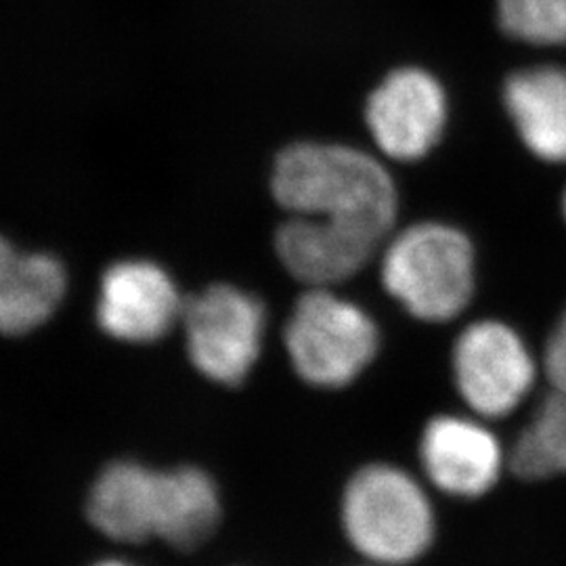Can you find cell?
Returning <instances> with one entry per match:
<instances>
[{
    "label": "cell",
    "mask_w": 566,
    "mask_h": 566,
    "mask_svg": "<svg viewBox=\"0 0 566 566\" xmlns=\"http://www.w3.org/2000/svg\"><path fill=\"white\" fill-rule=\"evenodd\" d=\"M273 196L298 217L359 229L385 240L397 219V187L385 164L350 145L294 143L273 168Z\"/></svg>",
    "instance_id": "cell-1"
},
{
    "label": "cell",
    "mask_w": 566,
    "mask_h": 566,
    "mask_svg": "<svg viewBox=\"0 0 566 566\" xmlns=\"http://www.w3.org/2000/svg\"><path fill=\"white\" fill-rule=\"evenodd\" d=\"M510 468L523 481L566 474V392L552 388L535 409L512 447Z\"/></svg>",
    "instance_id": "cell-15"
},
{
    "label": "cell",
    "mask_w": 566,
    "mask_h": 566,
    "mask_svg": "<svg viewBox=\"0 0 566 566\" xmlns=\"http://www.w3.org/2000/svg\"><path fill=\"white\" fill-rule=\"evenodd\" d=\"M563 212H565V219H566V189H565V196H563Z\"/></svg>",
    "instance_id": "cell-19"
},
{
    "label": "cell",
    "mask_w": 566,
    "mask_h": 566,
    "mask_svg": "<svg viewBox=\"0 0 566 566\" xmlns=\"http://www.w3.org/2000/svg\"><path fill=\"white\" fill-rule=\"evenodd\" d=\"M223 502L214 479L196 465L160 470L156 539L191 552L221 526Z\"/></svg>",
    "instance_id": "cell-13"
},
{
    "label": "cell",
    "mask_w": 566,
    "mask_h": 566,
    "mask_svg": "<svg viewBox=\"0 0 566 566\" xmlns=\"http://www.w3.org/2000/svg\"><path fill=\"white\" fill-rule=\"evenodd\" d=\"M365 120L386 156L397 160L422 158L443 135L446 88L424 67H397L369 93Z\"/></svg>",
    "instance_id": "cell-7"
},
{
    "label": "cell",
    "mask_w": 566,
    "mask_h": 566,
    "mask_svg": "<svg viewBox=\"0 0 566 566\" xmlns=\"http://www.w3.org/2000/svg\"><path fill=\"white\" fill-rule=\"evenodd\" d=\"M187 350L206 378L243 382L261 355L264 306L254 294L212 285L182 306Z\"/></svg>",
    "instance_id": "cell-5"
},
{
    "label": "cell",
    "mask_w": 566,
    "mask_h": 566,
    "mask_svg": "<svg viewBox=\"0 0 566 566\" xmlns=\"http://www.w3.org/2000/svg\"><path fill=\"white\" fill-rule=\"evenodd\" d=\"M544 367L552 388L566 392V308L547 338Z\"/></svg>",
    "instance_id": "cell-17"
},
{
    "label": "cell",
    "mask_w": 566,
    "mask_h": 566,
    "mask_svg": "<svg viewBox=\"0 0 566 566\" xmlns=\"http://www.w3.org/2000/svg\"><path fill=\"white\" fill-rule=\"evenodd\" d=\"M88 566H137L133 565V563H128V560H122V558H103V560H97V563H93V565Z\"/></svg>",
    "instance_id": "cell-18"
},
{
    "label": "cell",
    "mask_w": 566,
    "mask_h": 566,
    "mask_svg": "<svg viewBox=\"0 0 566 566\" xmlns=\"http://www.w3.org/2000/svg\"><path fill=\"white\" fill-rule=\"evenodd\" d=\"M382 283L418 319H453L474 292V248L453 224H411L385 250Z\"/></svg>",
    "instance_id": "cell-3"
},
{
    "label": "cell",
    "mask_w": 566,
    "mask_h": 566,
    "mask_svg": "<svg viewBox=\"0 0 566 566\" xmlns=\"http://www.w3.org/2000/svg\"><path fill=\"white\" fill-rule=\"evenodd\" d=\"M504 447L485 424L464 416H437L422 430L420 464L428 481L451 497L476 500L504 472Z\"/></svg>",
    "instance_id": "cell-8"
},
{
    "label": "cell",
    "mask_w": 566,
    "mask_h": 566,
    "mask_svg": "<svg viewBox=\"0 0 566 566\" xmlns=\"http://www.w3.org/2000/svg\"><path fill=\"white\" fill-rule=\"evenodd\" d=\"M160 470L120 460L103 468L86 497V518L118 544L156 539Z\"/></svg>",
    "instance_id": "cell-11"
},
{
    "label": "cell",
    "mask_w": 566,
    "mask_h": 566,
    "mask_svg": "<svg viewBox=\"0 0 566 566\" xmlns=\"http://www.w3.org/2000/svg\"><path fill=\"white\" fill-rule=\"evenodd\" d=\"M504 103L526 147L549 163H566V67L516 70L504 84Z\"/></svg>",
    "instance_id": "cell-12"
},
{
    "label": "cell",
    "mask_w": 566,
    "mask_h": 566,
    "mask_svg": "<svg viewBox=\"0 0 566 566\" xmlns=\"http://www.w3.org/2000/svg\"><path fill=\"white\" fill-rule=\"evenodd\" d=\"M455 385L483 418H504L523 403L537 367L525 340L504 322L468 325L453 346Z\"/></svg>",
    "instance_id": "cell-6"
},
{
    "label": "cell",
    "mask_w": 566,
    "mask_h": 566,
    "mask_svg": "<svg viewBox=\"0 0 566 566\" xmlns=\"http://www.w3.org/2000/svg\"><path fill=\"white\" fill-rule=\"evenodd\" d=\"M175 282L158 264L124 261L105 271L97 319L112 338L154 343L182 313Z\"/></svg>",
    "instance_id": "cell-9"
},
{
    "label": "cell",
    "mask_w": 566,
    "mask_h": 566,
    "mask_svg": "<svg viewBox=\"0 0 566 566\" xmlns=\"http://www.w3.org/2000/svg\"><path fill=\"white\" fill-rule=\"evenodd\" d=\"M65 292V271L49 254H20L0 238V332L23 334L44 324Z\"/></svg>",
    "instance_id": "cell-14"
},
{
    "label": "cell",
    "mask_w": 566,
    "mask_h": 566,
    "mask_svg": "<svg viewBox=\"0 0 566 566\" xmlns=\"http://www.w3.org/2000/svg\"><path fill=\"white\" fill-rule=\"evenodd\" d=\"M380 240L346 224L294 214L277 229L275 250L285 269L313 287L344 282L364 269Z\"/></svg>",
    "instance_id": "cell-10"
},
{
    "label": "cell",
    "mask_w": 566,
    "mask_h": 566,
    "mask_svg": "<svg viewBox=\"0 0 566 566\" xmlns=\"http://www.w3.org/2000/svg\"><path fill=\"white\" fill-rule=\"evenodd\" d=\"M343 531L355 552L378 566H407L434 544V507L409 472L392 464L357 470L344 486Z\"/></svg>",
    "instance_id": "cell-2"
},
{
    "label": "cell",
    "mask_w": 566,
    "mask_h": 566,
    "mask_svg": "<svg viewBox=\"0 0 566 566\" xmlns=\"http://www.w3.org/2000/svg\"><path fill=\"white\" fill-rule=\"evenodd\" d=\"M497 21L516 41L566 42V0H497Z\"/></svg>",
    "instance_id": "cell-16"
},
{
    "label": "cell",
    "mask_w": 566,
    "mask_h": 566,
    "mask_svg": "<svg viewBox=\"0 0 566 566\" xmlns=\"http://www.w3.org/2000/svg\"><path fill=\"white\" fill-rule=\"evenodd\" d=\"M283 340L303 380L340 388L350 385L374 361L380 332L359 304L327 287H311L294 304Z\"/></svg>",
    "instance_id": "cell-4"
}]
</instances>
